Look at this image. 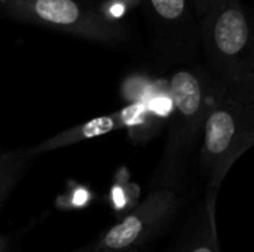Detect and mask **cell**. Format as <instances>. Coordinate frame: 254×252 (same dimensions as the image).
Returning a JSON list of instances; mask_svg holds the SVG:
<instances>
[{"mask_svg":"<svg viewBox=\"0 0 254 252\" xmlns=\"http://www.w3.org/2000/svg\"><path fill=\"white\" fill-rule=\"evenodd\" d=\"M210 73L231 94L254 101V22L241 0H217L199 19Z\"/></svg>","mask_w":254,"mask_h":252,"instance_id":"obj_2","label":"cell"},{"mask_svg":"<svg viewBox=\"0 0 254 252\" xmlns=\"http://www.w3.org/2000/svg\"><path fill=\"white\" fill-rule=\"evenodd\" d=\"M217 198L219 193L207 192L177 252H222L217 229Z\"/></svg>","mask_w":254,"mask_h":252,"instance_id":"obj_7","label":"cell"},{"mask_svg":"<svg viewBox=\"0 0 254 252\" xmlns=\"http://www.w3.org/2000/svg\"><path fill=\"white\" fill-rule=\"evenodd\" d=\"M137 198H138V187L128 183V181H116L109 193V201L112 208L118 212H129L132 211L137 205Z\"/></svg>","mask_w":254,"mask_h":252,"instance_id":"obj_11","label":"cell"},{"mask_svg":"<svg viewBox=\"0 0 254 252\" xmlns=\"http://www.w3.org/2000/svg\"><path fill=\"white\" fill-rule=\"evenodd\" d=\"M91 201H92V193L89 189L79 186V184H73L70 190L65 192V195H63L57 201V205L67 208V209H80V208L88 206Z\"/></svg>","mask_w":254,"mask_h":252,"instance_id":"obj_12","label":"cell"},{"mask_svg":"<svg viewBox=\"0 0 254 252\" xmlns=\"http://www.w3.org/2000/svg\"><path fill=\"white\" fill-rule=\"evenodd\" d=\"M0 10L19 22L98 43L128 39V28L89 0H0Z\"/></svg>","mask_w":254,"mask_h":252,"instance_id":"obj_4","label":"cell"},{"mask_svg":"<svg viewBox=\"0 0 254 252\" xmlns=\"http://www.w3.org/2000/svg\"><path fill=\"white\" fill-rule=\"evenodd\" d=\"M225 86L201 65L173 70L168 92L173 102L170 129L161 160L152 177V190L179 192L190 159L201 147L207 119Z\"/></svg>","mask_w":254,"mask_h":252,"instance_id":"obj_1","label":"cell"},{"mask_svg":"<svg viewBox=\"0 0 254 252\" xmlns=\"http://www.w3.org/2000/svg\"><path fill=\"white\" fill-rule=\"evenodd\" d=\"M124 129V123L121 119V113L115 111L110 114H104V116H98L94 117L88 122H83L80 125H76L73 128H68L65 131H61L55 135H52L51 138L28 147L30 154L33 157L42 156L45 153L54 151V150H60L64 147H70L101 135H107L110 132Z\"/></svg>","mask_w":254,"mask_h":252,"instance_id":"obj_8","label":"cell"},{"mask_svg":"<svg viewBox=\"0 0 254 252\" xmlns=\"http://www.w3.org/2000/svg\"><path fill=\"white\" fill-rule=\"evenodd\" d=\"M217 0H192L193 3V7H195V13L198 16V21L213 7V4L216 3Z\"/></svg>","mask_w":254,"mask_h":252,"instance_id":"obj_13","label":"cell"},{"mask_svg":"<svg viewBox=\"0 0 254 252\" xmlns=\"http://www.w3.org/2000/svg\"><path fill=\"white\" fill-rule=\"evenodd\" d=\"M127 252H138V250H132V251H127Z\"/></svg>","mask_w":254,"mask_h":252,"instance_id":"obj_15","label":"cell"},{"mask_svg":"<svg viewBox=\"0 0 254 252\" xmlns=\"http://www.w3.org/2000/svg\"><path fill=\"white\" fill-rule=\"evenodd\" d=\"M179 206V192L170 189L152 190L141 203L101 235L94 252L137 250L158 236L176 218Z\"/></svg>","mask_w":254,"mask_h":252,"instance_id":"obj_6","label":"cell"},{"mask_svg":"<svg viewBox=\"0 0 254 252\" xmlns=\"http://www.w3.org/2000/svg\"><path fill=\"white\" fill-rule=\"evenodd\" d=\"M254 146V101L243 100L223 89L205 123L199 166L207 192L220 187L235 162Z\"/></svg>","mask_w":254,"mask_h":252,"instance_id":"obj_3","label":"cell"},{"mask_svg":"<svg viewBox=\"0 0 254 252\" xmlns=\"http://www.w3.org/2000/svg\"><path fill=\"white\" fill-rule=\"evenodd\" d=\"M149 48L159 70H176L195 61L202 48L201 25L192 0H140Z\"/></svg>","mask_w":254,"mask_h":252,"instance_id":"obj_5","label":"cell"},{"mask_svg":"<svg viewBox=\"0 0 254 252\" xmlns=\"http://www.w3.org/2000/svg\"><path fill=\"white\" fill-rule=\"evenodd\" d=\"M124 129L134 144L150 140L159 129V117H156L144 102H131L119 110Z\"/></svg>","mask_w":254,"mask_h":252,"instance_id":"obj_10","label":"cell"},{"mask_svg":"<svg viewBox=\"0 0 254 252\" xmlns=\"http://www.w3.org/2000/svg\"><path fill=\"white\" fill-rule=\"evenodd\" d=\"M0 252H10V239L4 235H0Z\"/></svg>","mask_w":254,"mask_h":252,"instance_id":"obj_14","label":"cell"},{"mask_svg":"<svg viewBox=\"0 0 254 252\" xmlns=\"http://www.w3.org/2000/svg\"><path fill=\"white\" fill-rule=\"evenodd\" d=\"M33 159L28 149H0V208L22 180Z\"/></svg>","mask_w":254,"mask_h":252,"instance_id":"obj_9","label":"cell"}]
</instances>
